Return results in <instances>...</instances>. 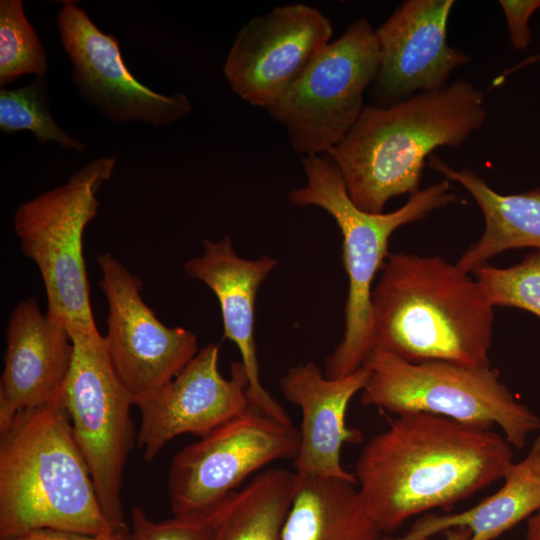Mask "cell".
<instances>
[{"label":"cell","mask_w":540,"mask_h":540,"mask_svg":"<svg viewBox=\"0 0 540 540\" xmlns=\"http://www.w3.org/2000/svg\"><path fill=\"white\" fill-rule=\"evenodd\" d=\"M512 445L492 428L430 413L397 416L363 447L359 492L384 534L411 517L449 510L503 479Z\"/></svg>","instance_id":"1"},{"label":"cell","mask_w":540,"mask_h":540,"mask_svg":"<svg viewBox=\"0 0 540 540\" xmlns=\"http://www.w3.org/2000/svg\"><path fill=\"white\" fill-rule=\"evenodd\" d=\"M380 271L372 348L412 363L490 365L494 307L475 279L439 255L389 252Z\"/></svg>","instance_id":"2"},{"label":"cell","mask_w":540,"mask_h":540,"mask_svg":"<svg viewBox=\"0 0 540 540\" xmlns=\"http://www.w3.org/2000/svg\"><path fill=\"white\" fill-rule=\"evenodd\" d=\"M484 101L482 89L458 79L389 107L365 105L353 127L327 153L352 202L378 214L390 199L419 191L434 150L463 144L484 124Z\"/></svg>","instance_id":"3"},{"label":"cell","mask_w":540,"mask_h":540,"mask_svg":"<svg viewBox=\"0 0 540 540\" xmlns=\"http://www.w3.org/2000/svg\"><path fill=\"white\" fill-rule=\"evenodd\" d=\"M0 435L1 540L39 529L117 530L102 510L63 403L21 411Z\"/></svg>","instance_id":"4"},{"label":"cell","mask_w":540,"mask_h":540,"mask_svg":"<svg viewBox=\"0 0 540 540\" xmlns=\"http://www.w3.org/2000/svg\"><path fill=\"white\" fill-rule=\"evenodd\" d=\"M306 183L288 194L295 206H316L335 220L342 234V259L348 277L345 330L324 363L327 378H339L362 366L372 348L373 282L388 254L389 239L399 227L419 221L433 211L457 202L451 183L444 179L409 196L388 213H368L350 199L344 179L327 154L301 156Z\"/></svg>","instance_id":"5"},{"label":"cell","mask_w":540,"mask_h":540,"mask_svg":"<svg viewBox=\"0 0 540 540\" xmlns=\"http://www.w3.org/2000/svg\"><path fill=\"white\" fill-rule=\"evenodd\" d=\"M362 366L368 378L361 403L396 414L430 413L462 423L498 426L517 449L540 431V418L519 402L489 366H466L445 361L412 363L372 348Z\"/></svg>","instance_id":"6"},{"label":"cell","mask_w":540,"mask_h":540,"mask_svg":"<svg viewBox=\"0 0 540 540\" xmlns=\"http://www.w3.org/2000/svg\"><path fill=\"white\" fill-rule=\"evenodd\" d=\"M116 166L114 156L89 162L58 187L21 203L13 228L22 253L37 266L47 296V315L68 331L95 329L83 253L87 225L98 213L97 193Z\"/></svg>","instance_id":"7"},{"label":"cell","mask_w":540,"mask_h":540,"mask_svg":"<svg viewBox=\"0 0 540 540\" xmlns=\"http://www.w3.org/2000/svg\"><path fill=\"white\" fill-rule=\"evenodd\" d=\"M378 65L375 29L359 18L265 110L286 129L296 153L327 154L358 120Z\"/></svg>","instance_id":"8"},{"label":"cell","mask_w":540,"mask_h":540,"mask_svg":"<svg viewBox=\"0 0 540 540\" xmlns=\"http://www.w3.org/2000/svg\"><path fill=\"white\" fill-rule=\"evenodd\" d=\"M69 334L74 353L63 405L106 518L115 529L127 528L121 488L137 440L130 414L134 397L118 377L97 328Z\"/></svg>","instance_id":"9"},{"label":"cell","mask_w":540,"mask_h":540,"mask_svg":"<svg viewBox=\"0 0 540 540\" xmlns=\"http://www.w3.org/2000/svg\"><path fill=\"white\" fill-rule=\"evenodd\" d=\"M300 434L253 405L173 457L168 495L174 516L205 512L236 491L252 473L295 459Z\"/></svg>","instance_id":"10"},{"label":"cell","mask_w":540,"mask_h":540,"mask_svg":"<svg viewBox=\"0 0 540 540\" xmlns=\"http://www.w3.org/2000/svg\"><path fill=\"white\" fill-rule=\"evenodd\" d=\"M108 305L104 336L111 363L133 397L174 379L198 353L197 336L168 327L144 302L142 282L111 253L97 257Z\"/></svg>","instance_id":"11"},{"label":"cell","mask_w":540,"mask_h":540,"mask_svg":"<svg viewBox=\"0 0 540 540\" xmlns=\"http://www.w3.org/2000/svg\"><path fill=\"white\" fill-rule=\"evenodd\" d=\"M332 35L330 20L312 6L275 7L241 26L223 74L237 96L265 109L305 72Z\"/></svg>","instance_id":"12"},{"label":"cell","mask_w":540,"mask_h":540,"mask_svg":"<svg viewBox=\"0 0 540 540\" xmlns=\"http://www.w3.org/2000/svg\"><path fill=\"white\" fill-rule=\"evenodd\" d=\"M56 25L77 93L107 120L165 127L190 114L186 94L164 95L139 82L125 65L117 38L101 31L76 4L60 8Z\"/></svg>","instance_id":"13"},{"label":"cell","mask_w":540,"mask_h":540,"mask_svg":"<svg viewBox=\"0 0 540 540\" xmlns=\"http://www.w3.org/2000/svg\"><path fill=\"white\" fill-rule=\"evenodd\" d=\"M219 352L218 344L206 345L170 382L134 397L141 416L137 443L147 462L175 437L204 436L252 405L243 364L233 362L227 379L219 371Z\"/></svg>","instance_id":"14"},{"label":"cell","mask_w":540,"mask_h":540,"mask_svg":"<svg viewBox=\"0 0 540 540\" xmlns=\"http://www.w3.org/2000/svg\"><path fill=\"white\" fill-rule=\"evenodd\" d=\"M454 0H408L375 29L379 65L374 84L377 107L446 86L450 74L470 57L451 47L447 27Z\"/></svg>","instance_id":"15"},{"label":"cell","mask_w":540,"mask_h":540,"mask_svg":"<svg viewBox=\"0 0 540 540\" xmlns=\"http://www.w3.org/2000/svg\"><path fill=\"white\" fill-rule=\"evenodd\" d=\"M5 339L0 434L25 409L63 403L74 353L66 325L43 314L33 297L19 301L14 307Z\"/></svg>","instance_id":"16"},{"label":"cell","mask_w":540,"mask_h":540,"mask_svg":"<svg viewBox=\"0 0 540 540\" xmlns=\"http://www.w3.org/2000/svg\"><path fill=\"white\" fill-rule=\"evenodd\" d=\"M268 256L246 259L239 256L229 236L218 241L205 239L200 255L187 260L183 269L189 278L203 282L217 297L224 326V337L237 346L246 371L251 404L287 425L291 418L264 388L254 338L255 300L258 289L277 266Z\"/></svg>","instance_id":"17"},{"label":"cell","mask_w":540,"mask_h":540,"mask_svg":"<svg viewBox=\"0 0 540 540\" xmlns=\"http://www.w3.org/2000/svg\"><path fill=\"white\" fill-rule=\"evenodd\" d=\"M368 371L361 366L351 374L327 378L314 362L291 367L280 379L285 399L302 413L300 447L294 459L300 476L336 478L357 484L354 473L341 463L345 443H358L361 432L346 425L348 405L362 391Z\"/></svg>","instance_id":"18"},{"label":"cell","mask_w":540,"mask_h":540,"mask_svg":"<svg viewBox=\"0 0 540 540\" xmlns=\"http://www.w3.org/2000/svg\"><path fill=\"white\" fill-rule=\"evenodd\" d=\"M427 164L449 182L460 184L475 200L484 218L480 238L462 253L457 267L467 274L506 250H540V187L518 194H500L471 169H456L433 153Z\"/></svg>","instance_id":"19"},{"label":"cell","mask_w":540,"mask_h":540,"mask_svg":"<svg viewBox=\"0 0 540 540\" xmlns=\"http://www.w3.org/2000/svg\"><path fill=\"white\" fill-rule=\"evenodd\" d=\"M503 485L477 505L444 514H426L399 536L379 540H430L453 528H467L470 540H494L540 509V431L527 455L514 462Z\"/></svg>","instance_id":"20"},{"label":"cell","mask_w":540,"mask_h":540,"mask_svg":"<svg viewBox=\"0 0 540 540\" xmlns=\"http://www.w3.org/2000/svg\"><path fill=\"white\" fill-rule=\"evenodd\" d=\"M383 534L357 484L299 475L282 540H379Z\"/></svg>","instance_id":"21"},{"label":"cell","mask_w":540,"mask_h":540,"mask_svg":"<svg viewBox=\"0 0 540 540\" xmlns=\"http://www.w3.org/2000/svg\"><path fill=\"white\" fill-rule=\"evenodd\" d=\"M298 483L295 471L272 468L261 472L237 492L208 540H282Z\"/></svg>","instance_id":"22"},{"label":"cell","mask_w":540,"mask_h":540,"mask_svg":"<svg viewBox=\"0 0 540 540\" xmlns=\"http://www.w3.org/2000/svg\"><path fill=\"white\" fill-rule=\"evenodd\" d=\"M0 129L3 133L31 132L40 144L55 142L64 149L84 152L87 145L72 137L51 113L46 75L16 89L0 90Z\"/></svg>","instance_id":"23"},{"label":"cell","mask_w":540,"mask_h":540,"mask_svg":"<svg viewBox=\"0 0 540 540\" xmlns=\"http://www.w3.org/2000/svg\"><path fill=\"white\" fill-rule=\"evenodd\" d=\"M46 51L27 19L21 0L0 1V86L25 74L46 75Z\"/></svg>","instance_id":"24"},{"label":"cell","mask_w":540,"mask_h":540,"mask_svg":"<svg viewBox=\"0 0 540 540\" xmlns=\"http://www.w3.org/2000/svg\"><path fill=\"white\" fill-rule=\"evenodd\" d=\"M472 274L492 307H516L540 318L539 249L511 267L498 268L484 264Z\"/></svg>","instance_id":"25"},{"label":"cell","mask_w":540,"mask_h":540,"mask_svg":"<svg viewBox=\"0 0 540 540\" xmlns=\"http://www.w3.org/2000/svg\"><path fill=\"white\" fill-rule=\"evenodd\" d=\"M237 492L231 493L205 512L174 516L161 522L152 521L141 507L135 506L130 512L131 540H208L232 505Z\"/></svg>","instance_id":"26"},{"label":"cell","mask_w":540,"mask_h":540,"mask_svg":"<svg viewBox=\"0 0 540 540\" xmlns=\"http://www.w3.org/2000/svg\"><path fill=\"white\" fill-rule=\"evenodd\" d=\"M509 32L510 43L516 50H525L531 42L529 19L540 9V0H500Z\"/></svg>","instance_id":"27"},{"label":"cell","mask_w":540,"mask_h":540,"mask_svg":"<svg viewBox=\"0 0 540 540\" xmlns=\"http://www.w3.org/2000/svg\"><path fill=\"white\" fill-rule=\"evenodd\" d=\"M8 540H131V532L129 528H124L103 535H89L55 529H39Z\"/></svg>","instance_id":"28"},{"label":"cell","mask_w":540,"mask_h":540,"mask_svg":"<svg viewBox=\"0 0 540 540\" xmlns=\"http://www.w3.org/2000/svg\"><path fill=\"white\" fill-rule=\"evenodd\" d=\"M524 540H540V509L527 519Z\"/></svg>","instance_id":"29"},{"label":"cell","mask_w":540,"mask_h":540,"mask_svg":"<svg viewBox=\"0 0 540 540\" xmlns=\"http://www.w3.org/2000/svg\"><path fill=\"white\" fill-rule=\"evenodd\" d=\"M444 540H470L471 532L467 528H453L443 533Z\"/></svg>","instance_id":"30"},{"label":"cell","mask_w":540,"mask_h":540,"mask_svg":"<svg viewBox=\"0 0 540 540\" xmlns=\"http://www.w3.org/2000/svg\"><path fill=\"white\" fill-rule=\"evenodd\" d=\"M536 59H537V60H540V55L531 57V58H529V59H526L525 64H528V63H530V62H532V61H536Z\"/></svg>","instance_id":"31"}]
</instances>
